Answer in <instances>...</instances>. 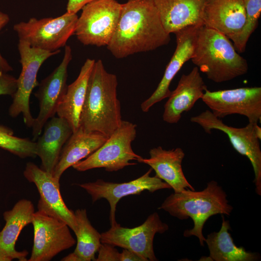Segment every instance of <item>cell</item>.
I'll use <instances>...</instances> for the list:
<instances>
[{"instance_id":"obj_27","label":"cell","mask_w":261,"mask_h":261,"mask_svg":"<svg viewBox=\"0 0 261 261\" xmlns=\"http://www.w3.org/2000/svg\"><path fill=\"white\" fill-rule=\"evenodd\" d=\"M246 11V20L242 29L228 37L238 53L245 51L251 35L256 29L261 13V0H243Z\"/></svg>"},{"instance_id":"obj_33","label":"cell","mask_w":261,"mask_h":261,"mask_svg":"<svg viewBox=\"0 0 261 261\" xmlns=\"http://www.w3.org/2000/svg\"><path fill=\"white\" fill-rule=\"evenodd\" d=\"M120 261H146V260L133 251L123 249L120 253Z\"/></svg>"},{"instance_id":"obj_5","label":"cell","mask_w":261,"mask_h":261,"mask_svg":"<svg viewBox=\"0 0 261 261\" xmlns=\"http://www.w3.org/2000/svg\"><path fill=\"white\" fill-rule=\"evenodd\" d=\"M136 125L122 120L121 125L95 152L72 167L79 172L103 168L107 172H115L128 166L134 165L142 157L136 154L131 143L136 136Z\"/></svg>"},{"instance_id":"obj_13","label":"cell","mask_w":261,"mask_h":261,"mask_svg":"<svg viewBox=\"0 0 261 261\" xmlns=\"http://www.w3.org/2000/svg\"><path fill=\"white\" fill-rule=\"evenodd\" d=\"M152 169L137 178L123 183L105 181L101 179L96 181L79 184L91 197L94 203L101 199H106L110 205L109 219L111 226L117 222L116 219V205L120 200L126 196L138 195L145 190L150 192L171 187L157 176H151Z\"/></svg>"},{"instance_id":"obj_31","label":"cell","mask_w":261,"mask_h":261,"mask_svg":"<svg viewBox=\"0 0 261 261\" xmlns=\"http://www.w3.org/2000/svg\"><path fill=\"white\" fill-rule=\"evenodd\" d=\"M9 21V16L7 14L0 11V31L8 24ZM13 70L12 66L2 57L0 52V71L8 72Z\"/></svg>"},{"instance_id":"obj_16","label":"cell","mask_w":261,"mask_h":261,"mask_svg":"<svg viewBox=\"0 0 261 261\" xmlns=\"http://www.w3.org/2000/svg\"><path fill=\"white\" fill-rule=\"evenodd\" d=\"M202 25L187 27L174 33L176 46L163 77L152 95L141 105L143 112H147L156 103L168 98L171 94V83L183 65L191 59L194 50L199 29Z\"/></svg>"},{"instance_id":"obj_30","label":"cell","mask_w":261,"mask_h":261,"mask_svg":"<svg viewBox=\"0 0 261 261\" xmlns=\"http://www.w3.org/2000/svg\"><path fill=\"white\" fill-rule=\"evenodd\" d=\"M17 87V79L7 72L0 71V96L14 94Z\"/></svg>"},{"instance_id":"obj_12","label":"cell","mask_w":261,"mask_h":261,"mask_svg":"<svg viewBox=\"0 0 261 261\" xmlns=\"http://www.w3.org/2000/svg\"><path fill=\"white\" fill-rule=\"evenodd\" d=\"M31 223L33 244L29 261H49L73 246L76 240L64 222L40 211L35 212Z\"/></svg>"},{"instance_id":"obj_25","label":"cell","mask_w":261,"mask_h":261,"mask_svg":"<svg viewBox=\"0 0 261 261\" xmlns=\"http://www.w3.org/2000/svg\"><path fill=\"white\" fill-rule=\"evenodd\" d=\"M222 224L220 230L207 235L205 242L209 250V258L215 261H254L260 259L257 253L248 252L244 247L237 246L234 243L229 230L231 227L229 220L222 215Z\"/></svg>"},{"instance_id":"obj_23","label":"cell","mask_w":261,"mask_h":261,"mask_svg":"<svg viewBox=\"0 0 261 261\" xmlns=\"http://www.w3.org/2000/svg\"><path fill=\"white\" fill-rule=\"evenodd\" d=\"M108 138L98 132H86L79 127L63 146L53 176L59 181L68 168L95 152Z\"/></svg>"},{"instance_id":"obj_29","label":"cell","mask_w":261,"mask_h":261,"mask_svg":"<svg viewBox=\"0 0 261 261\" xmlns=\"http://www.w3.org/2000/svg\"><path fill=\"white\" fill-rule=\"evenodd\" d=\"M97 252L95 261H120V253L112 245L102 243Z\"/></svg>"},{"instance_id":"obj_8","label":"cell","mask_w":261,"mask_h":261,"mask_svg":"<svg viewBox=\"0 0 261 261\" xmlns=\"http://www.w3.org/2000/svg\"><path fill=\"white\" fill-rule=\"evenodd\" d=\"M18 50L20 55L21 71L17 79L16 90L12 96L13 101L9 108V115L15 117L22 114L26 125L32 126L34 119L31 115L30 96L33 89L38 86L37 73L43 63L49 58L60 52H49L31 47L27 42L19 40Z\"/></svg>"},{"instance_id":"obj_9","label":"cell","mask_w":261,"mask_h":261,"mask_svg":"<svg viewBox=\"0 0 261 261\" xmlns=\"http://www.w3.org/2000/svg\"><path fill=\"white\" fill-rule=\"evenodd\" d=\"M191 122L200 125L207 133L213 130L225 133L234 149L240 154L246 157L250 161L254 172L255 191L261 195V149L260 140L255 131V125L248 124L242 128H235L225 124L221 119L208 110L191 117Z\"/></svg>"},{"instance_id":"obj_10","label":"cell","mask_w":261,"mask_h":261,"mask_svg":"<svg viewBox=\"0 0 261 261\" xmlns=\"http://www.w3.org/2000/svg\"><path fill=\"white\" fill-rule=\"evenodd\" d=\"M201 100L219 118L237 114L245 116L248 123L261 120V87H243L210 91L206 89Z\"/></svg>"},{"instance_id":"obj_14","label":"cell","mask_w":261,"mask_h":261,"mask_svg":"<svg viewBox=\"0 0 261 261\" xmlns=\"http://www.w3.org/2000/svg\"><path fill=\"white\" fill-rule=\"evenodd\" d=\"M72 50L65 46L64 53L59 65L42 80L34 93L39 102V112L31 127L33 141L38 139L46 122L55 116L59 103L67 90L68 67L72 59Z\"/></svg>"},{"instance_id":"obj_15","label":"cell","mask_w":261,"mask_h":261,"mask_svg":"<svg viewBox=\"0 0 261 261\" xmlns=\"http://www.w3.org/2000/svg\"><path fill=\"white\" fill-rule=\"evenodd\" d=\"M23 174L38 189V211L62 220L75 233L77 223L74 212L68 208L62 199L59 181L31 162L26 164Z\"/></svg>"},{"instance_id":"obj_6","label":"cell","mask_w":261,"mask_h":261,"mask_svg":"<svg viewBox=\"0 0 261 261\" xmlns=\"http://www.w3.org/2000/svg\"><path fill=\"white\" fill-rule=\"evenodd\" d=\"M122 4L116 0H96L82 8L74 34L85 45L107 46L116 29Z\"/></svg>"},{"instance_id":"obj_3","label":"cell","mask_w":261,"mask_h":261,"mask_svg":"<svg viewBox=\"0 0 261 261\" xmlns=\"http://www.w3.org/2000/svg\"><path fill=\"white\" fill-rule=\"evenodd\" d=\"M207 78L219 83L247 73L246 60L224 34L202 25L200 27L190 59Z\"/></svg>"},{"instance_id":"obj_32","label":"cell","mask_w":261,"mask_h":261,"mask_svg":"<svg viewBox=\"0 0 261 261\" xmlns=\"http://www.w3.org/2000/svg\"><path fill=\"white\" fill-rule=\"evenodd\" d=\"M96 0H68L67 4V12L76 14L87 4Z\"/></svg>"},{"instance_id":"obj_2","label":"cell","mask_w":261,"mask_h":261,"mask_svg":"<svg viewBox=\"0 0 261 261\" xmlns=\"http://www.w3.org/2000/svg\"><path fill=\"white\" fill-rule=\"evenodd\" d=\"M117 84L116 76L106 70L102 60H95L80 117L79 127L85 131L109 137L121 125Z\"/></svg>"},{"instance_id":"obj_24","label":"cell","mask_w":261,"mask_h":261,"mask_svg":"<svg viewBox=\"0 0 261 261\" xmlns=\"http://www.w3.org/2000/svg\"><path fill=\"white\" fill-rule=\"evenodd\" d=\"M95 59L87 58L82 66L75 80L67 86L56 114L71 126L72 132L79 128L80 117L85 101L88 82Z\"/></svg>"},{"instance_id":"obj_34","label":"cell","mask_w":261,"mask_h":261,"mask_svg":"<svg viewBox=\"0 0 261 261\" xmlns=\"http://www.w3.org/2000/svg\"><path fill=\"white\" fill-rule=\"evenodd\" d=\"M63 261H81L80 258L73 252L63 258Z\"/></svg>"},{"instance_id":"obj_36","label":"cell","mask_w":261,"mask_h":261,"mask_svg":"<svg viewBox=\"0 0 261 261\" xmlns=\"http://www.w3.org/2000/svg\"><path fill=\"white\" fill-rule=\"evenodd\" d=\"M255 133L259 139L260 140L261 139V128L258 126V124L255 125Z\"/></svg>"},{"instance_id":"obj_7","label":"cell","mask_w":261,"mask_h":261,"mask_svg":"<svg viewBox=\"0 0 261 261\" xmlns=\"http://www.w3.org/2000/svg\"><path fill=\"white\" fill-rule=\"evenodd\" d=\"M78 15L66 12L57 17L38 19L30 18L14 25L19 40L30 46L49 52L59 50L66 46L69 38L74 34Z\"/></svg>"},{"instance_id":"obj_18","label":"cell","mask_w":261,"mask_h":261,"mask_svg":"<svg viewBox=\"0 0 261 261\" xmlns=\"http://www.w3.org/2000/svg\"><path fill=\"white\" fill-rule=\"evenodd\" d=\"M149 153V158H142L138 162L150 166L155 175L168 184L174 193L188 189L195 190L183 171L182 163L185 154L182 148L165 150L159 146L151 149Z\"/></svg>"},{"instance_id":"obj_1","label":"cell","mask_w":261,"mask_h":261,"mask_svg":"<svg viewBox=\"0 0 261 261\" xmlns=\"http://www.w3.org/2000/svg\"><path fill=\"white\" fill-rule=\"evenodd\" d=\"M170 41L152 0H128L122 4L116 29L107 48L115 58H123L154 50Z\"/></svg>"},{"instance_id":"obj_26","label":"cell","mask_w":261,"mask_h":261,"mask_svg":"<svg viewBox=\"0 0 261 261\" xmlns=\"http://www.w3.org/2000/svg\"><path fill=\"white\" fill-rule=\"evenodd\" d=\"M77 223L76 246L73 252L81 261H95V254L101 244V234L90 222L85 209L74 212Z\"/></svg>"},{"instance_id":"obj_19","label":"cell","mask_w":261,"mask_h":261,"mask_svg":"<svg viewBox=\"0 0 261 261\" xmlns=\"http://www.w3.org/2000/svg\"><path fill=\"white\" fill-rule=\"evenodd\" d=\"M246 20L243 0H205L203 24L227 37L239 32Z\"/></svg>"},{"instance_id":"obj_17","label":"cell","mask_w":261,"mask_h":261,"mask_svg":"<svg viewBox=\"0 0 261 261\" xmlns=\"http://www.w3.org/2000/svg\"><path fill=\"white\" fill-rule=\"evenodd\" d=\"M206 89L207 86L197 67L188 74H183L164 105L163 120L169 124L178 123L182 114L192 108Z\"/></svg>"},{"instance_id":"obj_20","label":"cell","mask_w":261,"mask_h":261,"mask_svg":"<svg viewBox=\"0 0 261 261\" xmlns=\"http://www.w3.org/2000/svg\"><path fill=\"white\" fill-rule=\"evenodd\" d=\"M205 0H152L165 30L170 34L189 26L203 24Z\"/></svg>"},{"instance_id":"obj_28","label":"cell","mask_w":261,"mask_h":261,"mask_svg":"<svg viewBox=\"0 0 261 261\" xmlns=\"http://www.w3.org/2000/svg\"><path fill=\"white\" fill-rule=\"evenodd\" d=\"M36 142L14 135L12 129L0 124V148L21 158L35 157Z\"/></svg>"},{"instance_id":"obj_22","label":"cell","mask_w":261,"mask_h":261,"mask_svg":"<svg viewBox=\"0 0 261 261\" xmlns=\"http://www.w3.org/2000/svg\"><path fill=\"white\" fill-rule=\"evenodd\" d=\"M34 212L32 203L28 200L22 199L12 209L3 213L5 224L0 231V250L9 255L13 260L27 261L28 252L17 251L15 245L22 229L31 223Z\"/></svg>"},{"instance_id":"obj_4","label":"cell","mask_w":261,"mask_h":261,"mask_svg":"<svg viewBox=\"0 0 261 261\" xmlns=\"http://www.w3.org/2000/svg\"><path fill=\"white\" fill-rule=\"evenodd\" d=\"M227 195L221 187L215 181L207 183L203 190L195 191L189 189L168 196L159 209H162L171 216L183 220L190 218L194 226L184 232L185 237L195 236L201 246L205 238L203 234L204 224L212 216L230 215L232 207L228 203Z\"/></svg>"},{"instance_id":"obj_35","label":"cell","mask_w":261,"mask_h":261,"mask_svg":"<svg viewBox=\"0 0 261 261\" xmlns=\"http://www.w3.org/2000/svg\"><path fill=\"white\" fill-rule=\"evenodd\" d=\"M12 260L9 255L0 250V261H11Z\"/></svg>"},{"instance_id":"obj_11","label":"cell","mask_w":261,"mask_h":261,"mask_svg":"<svg viewBox=\"0 0 261 261\" xmlns=\"http://www.w3.org/2000/svg\"><path fill=\"white\" fill-rule=\"evenodd\" d=\"M169 229L159 214L154 212L139 226L129 228L116 223L101 234V243H107L133 251L146 261H156L153 241L156 233H163Z\"/></svg>"},{"instance_id":"obj_21","label":"cell","mask_w":261,"mask_h":261,"mask_svg":"<svg viewBox=\"0 0 261 261\" xmlns=\"http://www.w3.org/2000/svg\"><path fill=\"white\" fill-rule=\"evenodd\" d=\"M50 119L44 126L43 134L38 138L35 151L42 162L41 168L53 174L62 149L72 130L64 118L53 116Z\"/></svg>"}]
</instances>
